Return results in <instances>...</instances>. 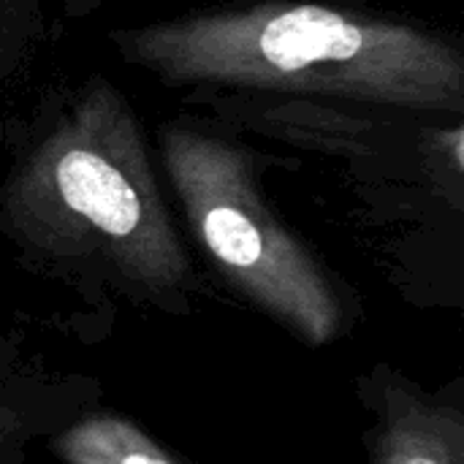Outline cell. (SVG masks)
<instances>
[{
  "label": "cell",
  "mask_w": 464,
  "mask_h": 464,
  "mask_svg": "<svg viewBox=\"0 0 464 464\" xmlns=\"http://www.w3.org/2000/svg\"><path fill=\"white\" fill-rule=\"evenodd\" d=\"M98 400L95 378L46 370L19 340L0 337V464H22L33 440H49L95 411Z\"/></svg>",
  "instance_id": "cell-5"
},
{
  "label": "cell",
  "mask_w": 464,
  "mask_h": 464,
  "mask_svg": "<svg viewBox=\"0 0 464 464\" xmlns=\"http://www.w3.org/2000/svg\"><path fill=\"white\" fill-rule=\"evenodd\" d=\"M169 87L464 117V49L435 27L353 3L250 0L109 33Z\"/></svg>",
  "instance_id": "cell-2"
},
{
  "label": "cell",
  "mask_w": 464,
  "mask_h": 464,
  "mask_svg": "<svg viewBox=\"0 0 464 464\" xmlns=\"http://www.w3.org/2000/svg\"><path fill=\"white\" fill-rule=\"evenodd\" d=\"M155 136L163 185L220 283L307 348L343 340L356 318L353 296L272 207L266 158L223 122L198 117H171Z\"/></svg>",
  "instance_id": "cell-3"
},
{
  "label": "cell",
  "mask_w": 464,
  "mask_h": 464,
  "mask_svg": "<svg viewBox=\"0 0 464 464\" xmlns=\"http://www.w3.org/2000/svg\"><path fill=\"white\" fill-rule=\"evenodd\" d=\"M60 3V11L68 22H79V19H87L90 14H95L103 0H57Z\"/></svg>",
  "instance_id": "cell-8"
},
{
  "label": "cell",
  "mask_w": 464,
  "mask_h": 464,
  "mask_svg": "<svg viewBox=\"0 0 464 464\" xmlns=\"http://www.w3.org/2000/svg\"><path fill=\"white\" fill-rule=\"evenodd\" d=\"M356 397L370 413L367 464H464L462 381L427 392L392 364L356 378Z\"/></svg>",
  "instance_id": "cell-4"
},
{
  "label": "cell",
  "mask_w": 464,
  "mask_h": 464,
  "mask_svg": "<svg viewBox=\"0 0 464 464\" xmlns=\"http://www.w3.org/2000/svg\"><path fill=\"white\" fill-rule=\"evenodd\" d=\"M38 24V0H0V95L27 63Z\"/></svg>",
  "instance_id": "cell-7"
},
{
  "label": "cell",
  "mask_w": 464,
  "mask_h": 464,
  "mask_svg": "<svg viewBox=\"0 0 464 464\" xmlns=\"http://www.w3.org/2000/svg\"><path fill=\"white\" fill-rule=\"evenodd\" d=\"M63 464H188L122 413L90 411L46 440Z\"/></svg>",
  "instance_id": "cell-6"
},
{
  "label": "cell",
  "mask_w": 464,
  "mask_h": 464,
  "mask_svg": "<svg viewBox=\"0 0 464 464\" xmlns=\"http://www.w3.org/2000/svg\"><path fill=\"white\" fill-rule=\"evenodd\" d=\"M0 234L92 302L188 315L201 291L141 117L103 73L49 87L11 133Z\"/></svg>",
  "instance_id": "cell-1"
}]
</instances>
